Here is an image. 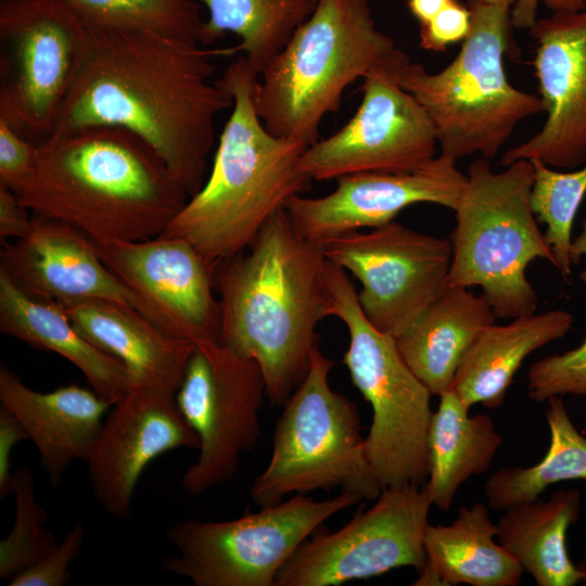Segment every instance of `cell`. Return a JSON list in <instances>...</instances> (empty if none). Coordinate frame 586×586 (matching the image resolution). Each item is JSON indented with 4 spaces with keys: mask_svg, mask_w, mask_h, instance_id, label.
<instances>
[{
    "mask_svg": "<svg viewBox=\"0 0 586 586\" xmlns=\"http://www.w3.org/2000/svg\"><path fill=\"white\" fill-rule=\"evenodd\" d=\"M87 26L84 56L51 133L125 128L160 155L191 198L204 183L215 119L233 103L212 80L213 60L226 56V49L152 31Z\"/></svg>",
    "mask_w": 586,
    "mask_h": 586,
    "instance_id": "6da1fadb",
    "label": "cell"
},
{
    "mask_svg": "<svg viewBox=\"0 0 586 586\" xmlns=\"http://www.w3.org/2000/svg\"><path fill=\"white\" fill-rule=\"evenodd\" d=\"M213 268L220 304L219 343L255 360L267 399L283 405L304 379L327 317L324 246L303 237L285 208L254 242Z\"/></svg>",
    "mask_w": 586,
    "mask_h": 586,
    "instance_id": "7a4b0ae2",
    "label": "cell"
},
{
    "mask_svg": "<svg viewBox=\"0 0 586 586\" xmlns=\"http://www.w3.org/2000/svg\"><path fill=\"white\" fill-rule=\"evenodd\" d=\"M18 195L34 215L77 228L97 243L162 234L190 199L160 155L133 132L91 126L36 144Z\"/></svg>",
    "mask_w": 586,
    "mask_h": 586,
    "instance_id": "3957f363",
    "label": "cell"
},
{
    "mask_svg": "<svg viewBox=\"0 0 586 586\" xmlns=\"http://www.w3.org/2000/svg\"><path fill=\"white\" fill-rule=\"evenodd\" d=\"M257 78L240 56L218 79L233 103L212 170L163 232L190 242L212 270L246 250L289 199L310 188L300 168L307 146L271 135L255 111Z\"/></svg>",
    "mask_w": 586,
    "mask_h": 586,
    "instance_id": "277c9868",
    "label": "cell"
},
{
    "mask_svg": "<svg viewBox=\"0 0 586 586\" xmlns=\"http://www.w3.org/2000/svg\"><path fill=\"white\" fill-rule=\"evenodd\" d=\"M368 2L318 0L260 73L253 102L271 135L305 146L318 141L321 120L339 110L344 90L396 50Z\"/></svg>",
    "mask_w": 586,
    "mask_h": 586,
    "instance_id": "5b68a950",
    "label": "cell"
},
{
    "mask_svg": "<svg viewBox=\"0 0 586 586\" xmlns=\"http://www.w3.org/2000/svg\"><path fill=\"white\" fill-rule=\"evenodd\" d=\"M471 29L451 63L431 73L400 61L397 79L429 115L444 153L456 161L481 153L495 156L515 126L544 112L540 97L514 88L507 79L511 8L468 0Z\"/></svg>",
    "mask_w": 586,
    "mask_h": 586,
    "instance_id": "8992f818",
    "label": "cell"
},
{
    "mask_svg": "<svg viewBox=\"0 0 586 586\" xmlns=\"http://www.w3.org/2000/svg\"><path fill=\"white\" fill-rule=\"evenodd\" d=\"M496 173L485 157L468 169L451 233L447 286L477 285L496 318L536 313L538 297L526 279L530 263L555 259L531 207L534 166L518 160Z\"/></svg>",
    "mask_w": 586,
    "mask_h": 586,
    "instance_id": "52a82bcc",
    "label": "cell"
},
{
    "mask_svg": "<svg viewBox=\"0 0 586 586\" xmlns=\"http://www.w3.org/2000/svg\"><path fill=\"white\" fill-rule=\"evenodd\" d=\"M327 317L347 328L343 356L353 384L372 408L364 450L382 489L422 487L429 475V431L432 393L402 357L396 339L366 318L355 286L340 266L326 268Z\"/></svg>",
    "mask_w": 586,
    "mask_h": 586,
    "instance_id": "ba28073f",
    "label": "cell"
},
{
    "mask_svg": "<svg viewBox=\"0 0 586 586\" xmlns=\"http://www.w3.org/2000/svg\"><path fill=\"white\" fill-rule=\"evenodd\" d=\"M333 366L317 345L304 379L283 404L269 462L250 491L258 507L336 486L367 500L382 492L365 455L357 407L330 386Z\"/></svg>",
    "mask_w": 586,
    "mask_h": 586,
    "instance_id": "9c48e42d",
    "label": "cell"
},
{
    "mask_svg": "<svg viewBox=\"0 0 586 586\" xmlns=\"http://www.w3.org/2000/svg\"><path fill=\"white\" fill-rule=\"evenodd\" d=\"M360 500L347 491L324 500L294 494L233 520L178 521L166 530L178 553L162 564L195 586H275L300 545L324 521Z\"/></svg>",
    "mask_w": 586,
    "mask_h": 586,
    "instance_id": "30bf717a",
    "label": "cell"
},
{
    "mask_svg": "<svg viewBox=\"0 0 586 586\" xmlns=\"http://www.w3.org/2000/svg\"><path fill=\"white\" fill-rule=\"evenodd\" d=\"M266 398L265 379L255 360L219 342L195 345L175 394L200 440L199 457L180 480L186 493L199 496L234 476L242 455L259 441Z\"/></svg>",
    "mask_w": 586,
    "mask_h": 586,
    "instance_id": "8fae6325",
    "label": "cell"
},
{
    "mask_svg": "<svg viewBox=\"0 0 586 586\" xmlns=\"http://www.w3.org/2000/svg\"><path fill=\"white\" fill-rule=\"evenodd\" d=\"M405 55L396 48L373 67L364 77L355 115L335 133L304 150L300 168L309 179L411 171L436 156L438 143L429 115L397 79Z\"/></svg>",
    "mask_w": 586,
    "mask_h": 586,
    "instance_id": "7c38bea8",
    "label": "cell"
},
{
    "mask_svg": "<svg viewBox=\"0 0 586 586\" xmlns=\"http://www.w3.org/2000/svg\"><path fill=\"white\" fill-rule=\"evenodd\" d=\"M328 260L360 283L358 303L369 322L397 339L447 288L450 239L411 230L394 220L342 234L324 245Z\"/></svg>",
    "mask_w": 586,
    "mask_h": 586,
    "instance_id": "4fadbf2b",
    "label": "cell"
},
{
    "mask_svg": "<svg viewBox=\"0 0 586 586\" xmlns=\"http://www.w3.org/2000/svg\"><path fill=\"white\" fill-rule=\"evenodd\" d=\"M87 24L65 0H20L0 5V36L13 74L0 90V117L17 131L49 136L79 69Z\"/></svg>",
    "mask_w": 586,
    "mask_h": 586,
    "instance_id": "5bb4252c",
    "label": "cell"
},
{
    "mask_svg": "<svg viewBox=\"0 0 586 586\" xmlns=\"http://www.w3.org/2000/svg\"><path fill=\"white\" fill-rule=\"evenodd\" d=\"M432 502L423 487L384 488L343 527L304 540L275 586H336L411 566L421 570Z\"/></svg>",
    "mask_w": 586,
    "mask_h": 586,
    "instance_id": "9a60e30c",
    "label": "cell"
},
{
    "mask_svg": "<svg viewBox=\"0 0 586 586\" xmlns=\"http://www.w3.org/2000/svg\"><path fill=\"white\" fill-rule=\"evenodd\" d=\"M97 246L129 291L131 306L157 328L194 345L219 342L221 316L213 270L190 242L162 233Z\"/></svg>",
    "mask_w": 586,
    "mask_h": 586,
    "instance_id": "2e32d148",
    "label": "cell"
},
{
    "mask_svg": "<svg viewBox=\"0 0 586 586\" xmlns=\"http://www.w3.org/2000/svg\"><path fill=\"white\" fill-rule=\"evenodd\" d=\"M466 180L467 175L457 168L456 160L441 153L411 171L340 177L329 194L295 195L284 208L303 237L324 245L342 234L387 224L417 203H433L455 211Z\"/></svg>",
    "mask_w": 586,
    "mask_h": 586,
    "instance_id": "e0dca14e",
    "label": "cell"
},
{
    "mask_svg": "<svg viewBox=\"0 0 586 586\" xmlns=\"http://www.w3.org/2000/svg\"><path fill=\"white\" fill-rule=\"evenodd\" d=\"M528 30L536 41L534 66L547 118L536 135L505 152L500 164L538 160L574 169L586 162V8L553 12Z\"/></svg>",
    "mask_w": 586,
    "mask_h": 586,
    "instance_id": "ac0fdd59",
    "label": "cell"
},
{
    "mask_svg": "<svg viewBox=\"0 0 586 586\" xmlns=\"http://www.w3.org/2000/svg\"><path fill=\"white\" fill-rule=\"evenodd\" d=\"M199 446V436L174 394L130 388L109 410L86 461L97 501L110 515L128 520L146 467L174 449Z\"/></svg>",
    "mask_w": 586,
    "mask_h": 586,
    "instance_id": "d6986e66",
    "label": "cell"
},
{
    "mask_svg": "<svg viewBox=\"0 0 586 586\" xmlns=\"http://www.w3.org/2000/svg\"><path fill=\"white\" fill-rule=\"evenodd\" d=\"M0 271L22 291L59 305L131 295L101 259L97 243L64 221L33 216L29 232L2 242Z\"/></svg>",
    "mask_w": 586,
    "mask_h": 586,
    "instance_id": "ffe728a7",
    "label": "cell"
},
{
    "mask_svg": "<svg viewBox=\"0 0 586 586\" xmlns=\"http://www.w3.org/2000/svg\"><path fill=\"white\" fill-rule=\"evenodd\" d=\"M0 403L24 425L53 488L73 462L87 461L113 404L92 388L68 384L50 392L28 387L0 365Z\"/></svg>",
    "mask_w": 586,
    "mask_h": 586,
    "instance_id": "44dd1931",
    "label": "cell"
},
{
    "mask_svg": "<svg viewBox=\"0 0 586 586\" xmlns=\"http://www.w3.org/2000/svg\"><path fill=\"white\" fill-rule=\"evenodd\" d=\"M59 306L90 343L124 365L130 388L176 394L193 343L165 333L129 304L97 298Z\"/></svg>",
    "mask_w": 586,
    "mask_h": 586,
    "instance_id": "7402d4cb",
    "label": "cell"
},
{
    "mask_svg": "<svg viewBox=\"0 0 586 586\" xmlns=\"http://www.w3.org/2000/svg\"><path fill=\"white\" fill-rule=\"evenodd\" d=\"M0 331L28 345L59 354L113 405L130 388L124 365L90 343L54 302L36 298L0 271Z\"/></svg>",
    "mask_w": 586,
    "mask_h": 586,
    "instance_id": "603a6c76",
    "label": "cell"
},
{
    "mask_svg": "<svg viewBox=\"0 0 586 586\" xmlns=\"http://www.w3.org/2000/svg\"><path fill=\"white\" fill-rule=\"evenodd\" d=\"M496 322L488 303L470 288L447 286L424 315L396 339L398 351L432 395L453 388L477 336Z\"/></svg>",
    "mask_w": 586,
    "mask_h": 586,
    "instance_id": "cb8c5ba5",
    "label": "cell"
},
{
    "mask_svg": "<svg viewBox=\"0 0 586 586\" xmlns=\"http://www.w3.org/2000/svg\"><path fill=\"white\" fill-rule=\"evenodd\" d=\"M573 321L572 314L557 309L489 326L466 354L453 388L469 407L475 404L489 409L500 407L524 359L564 337Z\"/></svg>",
    "mask_w": 586,
    "mask_h": 586,
    "instance_id": "d4e9b609",
    "label": "cell"
},
{
    "mask_svg": "<svg viewBox=\"0 0 586 586\" xmlns=\"http://www.w3.org/2000/svg\"><path fill=\"white\" fill-rule=\"evenodd\" d=\"M582 495L558 489L548 500L536 499L502 511L497 539L537 586H574L581 573L568 553L566 533L577 522Z\"/></svg>",
    "mask_w": 586,
    "mask_h": 586,
    "instance_id": "484cf974",
    "label": "cell"
},
{
    "mask_svg": "<svg viewBox=\"0 0 586 586\" xmlns=\"http://www.w3.org/2000/svg\"><path fill=\"white\" fill-rule=\"evenodd\" d=\"M470 407L451 388L440 396L429 431V475L422 486L432 506L447 511L461 485L486 472L502 445L494 420L469 415Z\"/></svg>",
    "mask_w": 586,
    "mask_h": 586,
    "instance_id": "4316f807",
    "label": "cell"
},
{
    "mask_svg": "<svg viewBox=\"0 0 586 586\" xmlns=\"http://www.w3.org/2000/svg\"><path fill=\"white\" fill-rule=\"evenodd\" d=\"M495 538L497 525L487 504L462 506L450 524L428 525L423 538L425 562L446 586H517L524 571Z\"/></svg>",
    "mask_w": 586,
    "mask_h": 586,
    "instance_id": "83f0119b",
    "label": "cell"
},
{
    "mask_svg": "<svg viewBox=\"0 0 586 586\" xmlns=\"http://www.w3.org/2000/svg\"><path fill=\"white\" fill-rule=\"evenodd\" d=\"M206 7L200 41L212 44L228 33L240 38L226 56L243 53L259 76L295 30L311 15L318 0H195Z\"/></svg>",
    "mask_w": 586,
    "mask_h": 586,
    "instance_id": "f1b7e54d",
    "label": "cell"
},
{
    "mask_svg": "<svg viewBox=\"0 0 586 586\" xmlns=\"http://www.w3.org/2000/svg\"><path fill=\"white\" fill-rule=\"evenodd\" d=\"M545 413L550 432L544 458L531 467L509 466L493 472L483 486L489 509L505 511L538 499L550 485L586 480V436L573 424L561 396L548 399Z\"/></svg>",
    "mask_w": 586,
    "mask_h": 586,
    "instance_id": "f546056e",
    "label": "cell"
},
{
    "mask_svg": "<svg viewBox=\"0 0 586 586\" xmlns=\"http://www.w3.org/2000/svg\"><path fill=\"white\" fill-rule=\"evenodd\" d=\"M65 1L89 26L152 31L201 43L203 21L195 0Z\"/></svg>",
    "mask_w": 586,
    "mask_h": 586,
    "instance_id": "4dcf8cb0",
    "label": "cell"
},
{
    "mask_svg": "<svg viewBox=\"0 0 586 586\" xmlns=\"http://www.w3.org/2000/svg\"><path fill=\"white\" fill-rule=\"evenodd\" d=\"M534 166L531 207L536 218L546 224L544 233L555 267L563 276L572 269V227L586 193V162L577 170L558 171L542 161L530 160Z\"/></svg>",
    "mask_w": 586,
    "mask_h": 586,
    "instance_id": "1f68e13d",
    "label": "cell"
},
{
    "mask_svg": "<svg viewBox=\"0 0 586 586\" xmlns=\"http://www.w3.org/2000/svg\"><path fill=\"white\" fill-rule=\"evenodd\" d=\"M15 515L10 534L0 542V578L12 579L30 568L58 545L44 526L47 513L37 502L35 480L27 466L13 471Z\"/></svg>",
    "mask_w": 586,
    "mask_h": 586,
    "instance_id": "d6a6232c",
    "label": "cell"
},
{
    "mask_svg": "<svg viewBox=\"0 0 586 586\" xmlns=\"http://www.w3.org/2000/svg\"><path fill=\"white\" fill-rule=\"evenodd\" d=\"M527 378V395L537 403L565 394L586 396V337L573 349L535 361Z\"/></svg>",
    "mask_w": 586,
    "mask_h": 586,
    "instance_id": "836d02e7",
    "label": "cell"
},
{
    "mask_svg": "<svg viewBox=\"0 0 586 586\" xmlns=\"http://www.w3.org/2000/svg\"><path fill=\"white\" fill-rule=\"evenodd\" d=\"M86 536L77 521L55 548L9 581L10 586H63L71 579L69 565L79 556Z\"/></svg>",
    "mask_w": 586,
    "mask_h": 586,
    "instance_id": "e575fe53",
    "label": "cell"
},
{
    "mask_svg": "<svg viewBox=\"0 0 586 586\" xmlns=\"http://www.w3.org/2000/svg\"><path fill=\"white\" fill-rule=\"evenodd\" d=\"M36 156V144L24 140L0 117V184L20 195L33 177Z\"/></svg>",
    "mask_w": 586,
    "mask_h": 586,
    "instance_id": "d590c367",
    "label": "cell"
},
{
    "mask_svg": "<svg viewBox=\"0 0 586 586\" xmlns=\"http://www.w3.org/2000/svg\"><path fill=\"white\" fill-rule=\"evenodd\" d=\"M471 29V12L457 0L445 7L428 24L420 26V47L444 51L447 46L463 41Z\"/></svg>",
    "mask_w": 586,
    "mask_h": 586,
    "instance_id": "8d00e7d4",
    "label": "cell"
},
{
    "mask_svg": "<svg viewBox=\"0 0 586 586\" xmlns=\"http://www.w3.org/2000/svg\"><path fill=\"white\" fill-rule=\"evenodd\" d=\"M29 440L21 421L5 407L0 406V498L14 492L11 457L17 444Z\"/></svg>",
    "mask_w": 586,
    "mask_h": 586,
    "instance_id": "74e56055",
    "label": "cell"
},
{
    "mask_svg": "<svg viewBox=\"0 0 586 586\" xmlns=\"http://www.w3.org/2000/svg\"><path fill=\"white\" fill-rule=\"evenodd\" d=\"M16 193L0 184V239L1 242L9 238L15 240L24 238L30 230L33 218Z\"/></svg>",
    "mask_w": 586,
    "mask_h": 586,
    "instance_id": "f35d334b",
    "label": "cell"
},
{
    "mask_svg": "<svg viewBox=\"0 0 586 586\" xmlns=\"http://www.w3.org/2000/svg\"><path fill=\"white\" fill-rule=\"evenodd\" d=\"M455 0H407L410 13L420 26L428 24L445 7Z\"/></svg>",
    "mask_w": 586,
    "mask_h": 586,
    "instance_id": "ab89813d",
    "label": "cell"
},
{
    "mask_svg": "<svg viewBox=\"0 0 586 586\" xmlns=\"http://www.w3.org/2000/svg\"><path fill=\"white\" fill-rule=\"evenodd\" d=\"M540 0H515L510 12L511 24L518 28L530 29L537 20Z\"/></svg>",
    "mask_w": 586,
    "mask_h": 586,
    "instance_id": "60d3db41",
    "label": "cell"
},
{
    "mask_svg": "<svg viewBox=\"0 0 586 586\" xmlns=\"http://www.w3.org/2000/svg\"><path fill=\"white\" fill-rule=\"evenodd\" d=\"M552 12H576L586 8V0H540Z\"/></svg>",
    "mask_w": 586,
    "mask_h": 586,
    "instance_id": "b9f144b4",
    "label": "cell"
},
{
    "mask_svg": "<svg viewBox=\"0 0 586 586\" xmlns=\"http://www.w3.org/2000/svg\"><path fill=\"white\" fill-rule=\"evenodd\" d=\"M570 255L572 264H576L581 256L586 255V224L583 231L572 241ZM579 278L586 284V269L581 272Z\"/></svg>",
    "mask_w": 586,
    "mask_h": 586,
    "instance_id": "7bdbcfd3",
    "label": "cell"
},
{
    "mask_svg": "<svg viewBox=\"0 0 586 586\" xmlns=\"http://www.w3.org/2000/svg\"><path fill=\"white\" fill-rule=\"evenodd\" d=\"M416 586H446L441 575L426 562L421 569L419 577L415 581Z\"/></svg>",
    "mask_w": 586,
    "mask_h": 586,
    "instance_id": "ee69618b",
    "label": "cell"
},
{
    "mask_svg": "<svg viewBox=\"0 0 586 586\" xmlns=\"http://www.w3.org/2000/svg\"><path fill=\"white\" fill-rule=\"evenodd\" d=\"M576 568L578 569L582 576L581 583L586 585V553L583 559L576 563Z\"/></svg>",
    "mask_w": 586,
    "mask_h": 586,
    "instance_id": "f6af8a7d",
    "label": "cell"
},
{
    "mask_svg": "<svg viewBox=\"0 0 586 586\" xmlns=\"http://www.w3.org/2000/svg\"><path fill=\"white\" fill-rule=\"evenodd\" d=\"M479 1L512 8L515 0H479Z\"/></svg>",
    "mask_w": 586,
    "mask_h": 586,
    "instance_id": "bcb514c9",
    "label": "cell"
},
{
    "mask_svg": "<svg viewBox=\"0 0 586 586\" xmlns=\"http://www.w3.org/2000/svg\"><path fill=\"white\" fill-rule=\"evenodd\" d=\"M12 1H20V0H1V3H3V2H12Z\"/></svg>",
    "mask_w": 586,
    "mask_h": 586,
    "instance_id": "7dc6e473",
    "label": "cell"
}]
</instances>
